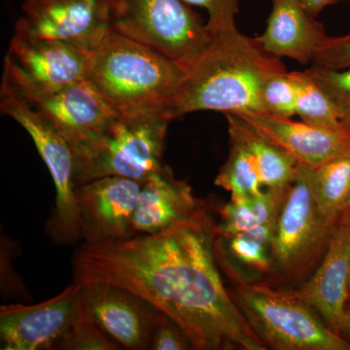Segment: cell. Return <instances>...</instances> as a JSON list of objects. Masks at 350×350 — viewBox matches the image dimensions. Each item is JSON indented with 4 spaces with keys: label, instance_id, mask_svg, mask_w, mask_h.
<instances>
[{
    "label": "cell",
    "instance_id": "obj_1",
    "mask_svg": "<svg viewBox=\"0 0 350 350\" xmlns=\"http://www.w3.org/2000/svg\"><path fill=\"white\" fill-rule=\"evenodd\" d=\"M206 202L162 232L120 243H83L75 282L125 287L174 320L196 350H267L230 295L215 254Z\"/></svg>",
    "mask_w": 350,
    "mask_h": 350
},
{
    "label": "cell",
    "instance_id": "obj_2",
    "mask_svg": "<svg viewBox=\"0 0 350 350\" xmlns=\"http://www.w3.org/2000/svg\"><path fill=\"white\" fill-rule=\"evenodd\" d=\"M285 70L280 59L237 27L215 32L211 46L186 70L170 118L197 111L262 112V85L269 76Z\"/></svg>",
    "mask_w": 350,
    "mask_h": 350
},
{
    "label": "cell",
    "instance_id": "obj_3",
    "mask_svg": "<svg viewBox=\"0 0 350 350\" xmlns=\"http://www.w3.org/2000/svg\"><path fill=\"white\" fill-rule=\"evenodd\" d=\"M186 70L153 48L111 31L92 52L87 80L121 116H170Z\"/></svg>",
    "mask_w": 350,
    "mask_h": 350
},
{
    "label": "cell",
    "instance_id": "obj_4",
    "mask_svg": "<svg viewBox=\"0 0 350 350\" xmlns=\"http://www.w3.org/2000/svg\"><path fill=\"white\" fill-rule=\"evenodd\" d=\"M232 300L267 349L350 350V344L292 290L262 282H228Z\"/></svg>",
    "mask_w": 350,
    "mask_h": 350
},
{
    "label": "cell",
    "instance_id": "obj_5",
    "mask_svg": "<svg viewBox=\"0 0 350 350\" xmlns=\"http://www.w3.org/2000/svg\"><path fill=\"white\" fill-rule=\"evenodd\" d=\"M312 169L299 165L296 179L276 221L273 243V268L266 284L295 289L312 275L323 259L338 218L322 213L315 200Z\"/></svg>",
    "mask_w": 350,
    "mask_h": 350
},
{
    "label": "cell",
    "instance_id": "obj_6",
    "mask_svg": "<svg viewBox=\"0 0 350 350\" xmlns=\"http://www.w3.org/2000/svg\"><path fill=\"white\" fill-rule=\"evenodd\" d=\"M172 121L165 113L119 115L100 138L75 153L77 186L107 176L144 183L163 165L165 138Z\"/></svg>",
    "mask_w": 350,
    "mask_h": 350
},
{
    "label": "cell",
    "instance_id": "obj_7",
    "mask_svg": "<svg viewBox=\"0 0 350 350\" xmlns=\"http://www.w3.org/2000/svg\"><path fill=\"white\" fill-rule=\"evenodd\" d=\"M185 0H111V29L187 69L215 32Z\"/></svg>",
    "mask_w": 350,
    "mask_h": 350
},
{
    "label": "cell",
    "instance_id": "obj_8",
    "mask_svg": "<svg viewBox=\"0 0 350 350\" xmlns=\"http://www.w3.org/2000/svg\"><path fill=\"white\" fill-rule=\"evenodd\" d=\"M1 112L27 131L43 159L56 187V204L47 232L57 244L82 241V225L76 200L75 156L72 147L56 126L21 94L1 84Z\"/></svg>",
    "mask_w": 350,
    "mask_h": 350
},
{
    "label": "cell",
    "instance_id": "obj_9",
    "mask_svg": "<svg viewBox=\"0 0 350 350\" xmlns=\"http://www.w3.org/2000/svg\"><path fill=\"white\" fill-rule=\"evenodd\" d=\"M91 55L63 41L14 33L1 84L22 96L56 91L87 80Z\"/></svg>",
    "mask_w": 350,
    "mask_h": 350
},
{
    "label": "cell",
    "instance_id": "obj_10",
    "mask_svg": "<svg viewBox=\"0 0 350 350\" xmlns=\"http://www.w3.org/2000/svg\"><path fill=\"white\" fill-rule=\"evenodd\" d=\"M111 31V0H25L14 33L93 52Z\"/></svg>",
    "mask_w": 350,
    "mask_h": 350
},
{
    "label": "cell",
    "instance_id": "obj_11",
    "mask_svg": "<svg viewBox=\"0 0 350 350\" xmlns=\"http://www.w3.org/2000/svg\"><path fill=\"white\" fill-rule=\"evenodd\" d=\"M82 285L73 282L61 294L36 305L11 304L0 308L1 349H57L79 308Z\"/></svg>",
    "mask_w": 350,
    "mask_h": 350
},
{
    "label": "cell",
    "instance_id": "obj_12",
    "mask_svg": "<svg viewBox=\"0 0 350 350\" xmlns=\"http://www.w3.org/2000/svg\"><path fill=\"white\" fill-rule=\"evenodd\" d=\"M142 182L120 176L94 179L76 187L86 244L120 243L135 237L133 217Z\"/></svg>",
    "mask_w": 350,
    "mask_h": 350
},
{
    "label": "cell",
    "instance_id": "obj_13",
    "mask_svg": "<svg viewBox=\"0 0 350 350\" xmlns=\"http://www.w3.org/2000/svg\"><path fill=\"white\" fill-rule=\"evenodd\" d=\"M22 96L63 133L75 153L96 142L119 116L88 80Z\"/></svg>",
    "mask_w": 350,
    "mask_h": 350
},
{
    "label": "cell",
    "instance_id": "obj_14",
    "mask_svg": "<svg viewBox=\"0 0 350 350\" xmlns=\"http://www.w3.org/2000/svg\"><path fill=\"white\" fill-rule=\"evenodd\" d=\"M88 312L96 325L120 347L149 349L158 310L135 292L108 282L82 285Z\"/></svg>",
    "mask_w": 350,
    "mask_h": 350
},
{
    "label": "cell",
    "instance_id": "obj_15",
    "mask_svg": "<svg viewBox=\"0 0 350 350\" xmlns=\"http://www.w3.org/2000/svg\"><path fill=\"white\" fill-rule=\"evenodd\" d=\"M349 265L350 214L345 207L336 221L325 254L314 273L301 286L288 289L314 308L338 335L349 299Z\"/></svg>",
    "mask_w": 350,
    "mask_h": 350
},
{
    "label": "cell",
    "instance_id": "obj_16",
    "mask_svg": "<svg viewBox=\"0 0 350 350\" xmlns=\"http://www.w3.org/2000/svg\"><path fill=\"white\" fill-rule=\"evenodd\" d=\"M260 135L289 154L299 165L315 170L350 151V133L310 125L262 112L238 114Z\"/></svg>",
    "mask_w": 350,
    "mask_h": 350
},
{
    "label": "cell",
    "instance_id": "obj_17",
    "mask_svg": "<svg viewBox=\"0 0 350 350\" xmlns=\"http://www.w3.org/2000/svg\"><path fill=\"white\" fill-rule=\"evenodd\" d=\"M204 202L195 197L187 182L175 178L172 170L163 165L142 183L133 232L139 236L165 231L191 217Z\"/></svg>",
    "mask_w": 350,
    "mask_h": 350
},
{
    "label": "cell",
    "instance_id": "obj_18",
    "mask_svg": "<svg viewBox=\"0 0 350 350\" xmlns=\"http://www.w3.org/2000/svg\"><path fill=\"white\" fill-rule=\"evenodd\" d=\"M328 38L323 25L304 8L300 0H273L266 29L255 38L271 56L308 64L312 63Z\"/></svg>",
    "mask_w": 350,
    "mask_h": 350
},
{
    "label": "cell",
    "instance_id": "obj_19",
    "mask_svg": "<svg viewBox=\"0 0 350 350\" xmlns=\"http://www.w3.org/2000/svg\"><path fill=\"white\" fill-rule=\"evenodd\" d=\"M276 221L228 238L216 237V258L228 282H268Z\"/></svg>",
    "mask_w": 350,
    "mask_h": 350
},
{
    "label": "cell",
    "instance_id": "obj_20",
    "mask_svg": "<svg viewBox=\"0 0 350 350\" xmlns=\"http://www.w3.org/2000/svg\"><path fill=\"white\" fill-rule=\"evenodd\" d=\"M230 138L238 140L254 160L262 188L289 187L296 179L299 163L289 154L260 135L241 117L226 114Z\"/></svg>",
    "mask_w": 350,
    "mask_h": 350
},
{
    "label": "cell",
    "instance_id": "obj_21",
    "mask_svg": "<svg viewBox=\"0 0 350 350\" xmlns=\"http://www.w3.org/2000/svg\"><path fill=\"white\" fill-rule=\"evenodd\" d=\"M289 187L264 188L259 194L252 197L230 200L218 209L220 220L216 223V234L228 238L275 222Z\"/></svg>",
    "mask_w": 350,
    "mask_h": 350
},
{
    "label": "cell",
    "instance_id": "obj_22",
    "mask_svg": "<svg viewBox=\"0 0 350 350\" xmlns=\"http://www.w3.org/2000/svg\"><path fill=\"white\" fill-rule=\"evenodd\" d=\"M312 182L322 213L338 218L350 199V151L312 170Z\"/></svg>",
    "mask_w": 350,
    "mask_h": 350
},
{
    "label": "cell",
    "instance_id": "obj_23",
    "mask_svg": "<svg viewBox=\"0 0 350 350\" xmlns=\"http://www.w3.org/2000/svg\"><path fill=\"white\" fill-rule=\"evenodd\" d=\"M297 87L296 115L310 125L332 131H347L335 107L308 69L292 71Z\"/></svg>",
    "mask_w": 350,
    "mask_h": 350
},
{
    "label": "cell",
    "instance_id": "obj_24",
    "mask_svg": "<svg viewBox=\"0 0 350 350\" xmlns=\"http://www.w3.org/2000/svg\"><path fill=\"white\" fill-rule=\"evenodd\" d=\"M215 185L231 193V200L252 197L264 189L250 152L234 138H230L229 156L216 176Z\"/></svg>",
    "mask_w": 350,
    "mask_h": 350
},
{
    "label": "cell",
    "instance_id": "obj_25",
    "mask_svg": "<svg viewBox=\"0 0 350 350\" xmlns=\"http://www.w3.org/2000/svg\"><path fill=\"white\" fill-rule=\"evenodd\" d=\"M114 340L105 335L96 325L85 306L83 296L81 303L66 337L57 349L66 350H116L120 349Z\"/></svg>",
    "mask_w": 350,
    "mask_h": 350
},
{
    "label": "cell",
    "instance_id": "obj_26",
    "mask_svg": "<svg viewBox=\"0 0 350 350\" xmlns=\"http://www.w3.org/2000/svg\"><path fill=\"white\" fill-rule=\"evenodd\" d=\"M262 113L293 118L296 115L297 87L293 75L288 70L269 76L260 94Z\"/></svg>",
    "mask_w": 350,
    "mask_h": 350
},
{
    "label": "cell",
    "instance_id": "obj_27",
    "mask_svg": "<svg viewBox=\"0 0 350 350\" xmlns=\"http://www.w3.org/2000/svg\"><path fill=\"white\" fill-rule=\"evenodd\" d=\"M308 70L329 96L340 122L350 133V68L330 69L312 66Z\"/></svg>",
    "mask_w": 350,
    "mask_h": 350
},
{
    "label": "cell",
    "instance_id": "obj_28",
    "mask_svg": "<svg viewBox=\"0 0 350 350\" xmlns=\"http://www.w3.org/2000/svg\"><path fill=\"white\" fill-rule=\"evenodd\" d=\"M152 350H188L193 349L190 342L181 327L170 319L169 315L160 312L156 313L152 326L150 344Z\"/></svg>",
    "mask_w": 350,
    "mask_h": 350
},
{
    "label": "cell",
    "instance_id": "obj_29",
    "mask_svg": "<svg viewBox=\"0 0 350 350\" xmlns=\"http://www.w3.org/2000/svg\"><path fill=\"white\" fill-rule=\"evenodd\" d=\"M189 5L202 7L208 13L209 29L214 32L236 27L234 17L239 12V0H185Z\"/></svg>",
    "mask_w": 350,
    "mask_h": 350
},
{
    "label": "cell",
    "instance_id": "obj_30",
    "mask_svg": "<svg viewBox=\"0 0 350 350\" xmlns=\"http://www.w3.org/2000/svg\"><path fill=\"white\" fill-rule=\"evenodd\" d=\"M312 64L330 69L350 68V33L340 38L329 36Z\"/></svg>",
    "mask_w": 350,
    "mask_h": 350
},
{
    "label": "cell",
    "instance_id": "obj_31",
    "mask_svg": "<svg viewBox=\"0 0 350 350\" xmlns=\"http://www.w3.org/2000/svg\"><path fill=\"white\" fill-rule=\"evenodd\" d=\"M14 245L8 244L7 237L1 239V291L11 297H24L27 290L12 266Z\"/></svg>",
    "mask_w": 350,
    "mask_h": 350
},
{
    "label": "cell",
    "instance_id": "obj_32",
    "mask_svg": "<svg viewBox=\"0 0 350 350\" xmlns=\"http://www.w3.org/2000/svg\"><path fill=\"white\" fill-rule=\"evenodd\" d=\"M300 1L301 5L310 15L317 17L325 7L338 2L345 1V0H300Z\"/></svg>",
    "mask_w": 350,
    "mask_h": 350
},
{
    "label": "cell",
    "instance_id": "obj_33",
    "mask_svg": "<svg viewBox=\"0 0 350 350\" xmlns=\"http://www.w3.org/2000/svg\"><path fill=\"white\" fill-rule=\"evenodd\" d=\"M338 335L350 344V298L347 299V305H345L344 319H342Z\"/></svg>",
    "mask_w": 350,
    "mask_h": 350
},
{
    "label": "cell",
    "instance_id": "obj_34",
    "mask_svg": "<svg viewBox=\"0 0 350 350\" xmlns=\"http://www.w3.org/2000/svg\"><path fill=\"white\" fill-rule=\"evenodd\" d=\"M347 293H349V298H350V265H349V278H347Z\"/></svg>",
    "mask_w": 350,
    "mask_h": 350
},
{
    "label": "cell",
    "instance_id": "obj_35",
    "mask_svg": "<svg viewBox=\"0 0 350 350\" xmlns=\"http://www.w3.org/2000/svg\"><path fill=\"white\" fill-rule=\"evenodd\" d=\"M347 209H349V214H350V199L349 200V202H347Z\"/></svg>",
    "mask_w": 350,
    "mask_h": 350
}]
</instances>
